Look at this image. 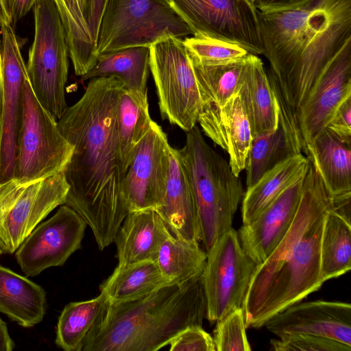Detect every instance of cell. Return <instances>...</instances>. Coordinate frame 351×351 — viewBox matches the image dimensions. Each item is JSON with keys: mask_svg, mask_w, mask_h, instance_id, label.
<instances>
[{"mask_svg": "<svg viewBox=\"0 0 351 351\" xmlns=\"http://www.w3.org/2000/svg\"><path fill=\"white\" fill-rule=\"evenodd\" d=\"M15 343L11 338L6 323L0 317V351H12Z\"/></svg>", "mask_w": 351, "mask_h": 351, "instance_id": "7bdbcfd3", "label": "cell"}, {"mask_svg": "<svg viewBox=\"0 0 351 351\" xmlns=\"http://www.w3.org/2000/svg\"><path fill=\"white\" fill-rule=\"evenodd\" d=\"M308 1L310 0H254L256 10L262 12L291 9Z\"/></svg>", "mask_w": 351, "mask_h": 351, "instance_id": "b9f144b4", "label": "cell"}, {"mask_svg": "<svg viewBox=\"0 0 351 351\" xmlns=\"http://www.w3.org/2000/svg\"><path fill=\"white\" fill-rule=\"evenodd\" d=\"M265 326L278 337L310 334L351 346V306L346 302L295 303L274 315Z\"/></svg>", "mask_w": 351, "mask_h": 351, "instance_id": "e0dca14e", "label": "cell"}, {"mask_svg": "<svg viewBox=\"0 0 351 351\" xmlns=\"http://www.w3.org/2000/svg\"><path fill=\"white\" fill-rule=\"evenodd\" d=\"M170 283L156 261H146L117 265L99 289L110 302H122L140 298Z\"/></svg>", "mask_w": 351, "mask_h": 351, "instance_id": "83f0119b", "label": "cell"}, {"mask_svg": "<svg viewBox=\"0 0 351 351\" xmlns=\"http://www.w3.org/2000/svg\"><path fill=\"white\" fill-rule=\"evenodd\" d=\"M177 152L192 189L200 241L207 252L220 235L232 228L245 193L243 184L197 125L186 132L185 144Z\"/></svg>", "mask_w": 351, "mask_h": 351, "instance_id": "5b68a950", "label": "cell"}, {"mask_svg": "<svg viewBox=\"0 0 351 351\" xmlns=\"http://www.w3.org/2000/svg\"><path fill=\"white\" fill-rule=\"evenodd\" d=\"M351 97V40L324 69L295 112L302 152L332 119L339 106Z\"/></svg>", "mask_w": 351, "mask_h": 351, "instance_id": "2e32d148", "label": "cell"}, {"mask_svg": "<svg viewBox=\"0 0 351 351\" xmlns=\"http://www.w3.org/2000/svg\"><path fill=\"white\" fill-rule=\"evenodd\" d=\"M206 257V252L199 243L182 239L170 233L160 247L156 263L171 282H182L204 271Z\"/></svg>", "mask_w": 351, "mask_h": 351, "instance_id": "836d02e7", "label": "cell"}, {"mask_svg": "<svg viewBox=\"0 0 351 351\" xmlns=\"http://www.w3.org/2000/svg\"><path fill=\"white\" fill-rule=\"evenodd\" d=\"M3 97L0 119V184L14 178L17 140L27 77L14 27L1 20Z\"/></svg>", "mask_w": 351, "mask_h": 351, "instance_id": "9a60e30c", "label": "cell"}, {"mask_svg": "<svg viewBox=\"0 0 351 351\" xmlns=\"http://www.w3.org/2000/svg\"><path fill=\"white\" fill-rule=\"evenodd\" d=\"M149 69L162 118L186 132L191 130L197 123L201 101L184 40L169 36L152 45Z\"/></svg>", "mask_w": 351, "mask_h": 351, "instance_id": "30bf717a", "label": "cell"}, {"mask_svg": "<svg viewBox=\"0 0 351 351\" xmlns=\"http://www.w3.org/2000/svg\"><path fill=\"white\" fill-rule=\"evenodd\" d=\"M87 226L72 208L62 205L51 218L37 225L16 250L21 271L32 277L63 265L80 248Z\"/></svg>", "mask_w": 351, "mask_h": 351, "instance_id": "4fadbf2b", "label": "cell"}, {"mask_svg": "<svg viewBox=\"0 0 351 351\" xmlns=\"http://www.w3.org/2000/svg\"><path fill=\"white\" fill-rule=\"evenodd\" d=\"M243 308L217 321L214 342L216 351H250Z\"/></svg>", "mask_w": 351, "mask_h": 351, "instance_id": "d590c367", "label": "cell"}, {"mask_svg": "<svg viewBox=\"0 0 351 351\" xmlns=\"http://www.w3.org/2000/svg\"><path fill=\"white\" fill-rule=\"evenodd\" d=\"M108 302L100 292L93 299L67 304L58 317L56 345L65 351H82Z\"/></svg>", "mask_w": 351, "mask_h": 351, "instance_id": "f546056e", "label": "cell"}, {"mask_svg": "<svg viewBox=\"0 0 351 351\" xmlns=\"http://www.w3.org/2000/svg\"><path fill=\"white\" fill-rule=\"evenodd\" d=\"M277 351H351L348 346L335 339L310 334H293L271 339Z\"/></svg>", "mask_w": 351, "mask_h": 351, "instance_id": "8d00e7d4", "label": "cell"}, {"mask_svg": "<svg viewBox=\"0 0 351 351\" xmlns=\"http://www.w3.org/2000/svg\"><path fill=\"white\" fill-rule=\"evenodd\" d=\"M170 233L156 210L130 212L114 240L118 265L156 261L162 242Z\"/></svg>", "mask_w": 351, "mask_h": 351, "instance_id": "7402d4cb", "label": "cell"}, {"mask_svg": "<svg viewBox=\"0 0 351 351\" xmlns=\"http://www.w3.org/2000/svg\"><path fill=\"white\" fill-rule=\"evenodd\" d=\"M38 0H0L1 20L13 27L24 17Z\"/></svg>", "mask_w": 351, "mask_h": 351, "instance_id": "ab89813d", "label": "cell"}, {"mask_svg": "<svg viewBox=\"0 0 351 351\" xmlns=\"http://www.w3.org/2000/svg\"><path fill=\"white\" fill-rule=\"evenodd\" d=\"M308 159L302 154L292 156L267 171L253 186L247 189L242 202L243 224H247L289 186L302 177Z\"/></svg>", "mask_w": 351, "mask_h": 351, "instance_id": "484cf974", "label": "cell"}, {"mask_svg": "<svg viewBox=\"0 0 351 351\" xmlns=\"http://www.w3.org/2000/svg\"><path fill=\"white\" fill-rule=\"evenodd\" d=\"M152 121L147 94L130 91L123 87L118 99L117 124L121 156L126 170L136 145L149 131Z\"/></svg>", "mask_w": 351, "mask_h": 351, "instance_id": "1f68e13d", "label": "cell"}, {"mask_svg": "<svg viewBox=\"0 0 351 351\" xmlns=\"http://www.w3.org/2000/svg\"><path fill=\"white\" fill-rule=\"evenodd\" d=\"M149 69V47H132L99 54L93 67L81 80L114 76L122 82L126 90L147 94Z\"/></svg>", "mask_w": 351, "mask_h": 351, "instance_id": "4316f807", "label": "cell"}, {"mask_svg": "<svg viewBox=\"0 0 351 351\" xmlns=\"http://www.w3.org/2000/svg\"><path fill=\"white\" fill-rule=\"evenodd\" d=\"M2 97H3V73H2L1 54V45H0V119H1V114Z\"/></svg>", "mask_w": 351, "mask_h": 351, "instance_id": "ee69618b", "label": "cell"}, {"mask_svg": "<svg viewBox=\"0 0 351 351\" xmlns=\"http://www.w3.org/2000/svg\"><path fill=\"white\" fill-rule=\"evenodd\" d=\"M109 0H86V18L91 36L96 45L101 21Z\"/></svg>", "mask_w": 351, "mask_h": 351, "instance_id": "60d3db41", "label": "cell"}, {"mask_svg": "<svg viewBox=\"0 0 351 351\" xmlns=\"http://www.w3.org/2000/svg\"><path fill=\"white\" fill-rule=\"evenodd\" d=\"M34 37L26 64L27 77L40 104L58 120L67 109L65 86L69 48L60 14L53 0L34 6Z\"/></svg>", "mask_w": 351, "mask_h": 351, "instance_id": "8992f818", "label": "cell"}, {"mask_svg": "<svg viewBox=\"0 0 351 351\" xmlns=\"http://www.w3.org/2000/svg\"><path fill=\"white\" fill-rule=\"evenodd\" d=\"M278 106V125L274 130L254 137L245 167L247 189L267 171L295 155L302 154V142L295 114L281 94L274 76L267 71Z\"/></svg>", "mask_w": 351, "mask_h": 351, "instance_id": "ac0fdd59", "label": "cell"}, {"mask_svg": "<svg viewBox=\"0 0 351 351\" xmlns=\"http://www.w3.org/2000/svg\"><path fill=\"white\" fill-rule=\"evenodd\" d=\"M47 310L45 289L0 265V313L24 328L40 323Z\"/></svg>", "mask_w": 351, "mask_h": 351, "instance_id": "d4e9b609", "label": "cell"}, {"mask_svg": "<svg viewBox=\"0 0 351 351\" xmlns=\"http://www.w3.org/2000/svg\"><path fill=\"white\" fill-rule=\"evenodd\" d=\"M326 128L341 141L351 144V97L339 106Z\"/></svg>", "mask_w": 351, "mask_h": 351, "instance_id": "f35d334b", "label": "cell"}, {"mask_svg": "<svg viewBox=\"0 0 351 351\" xmlns=\"http://www.w3.org/2000/svg\"><path fill=\"white\" fill-rule=\"evenodd\" d=\"M197 122L204 134L228 153L230 168L239 176L245 169L253 136L239 92L221 106L201 105Z\"/></svg>", "mask_w": 351, "mask_h": 351, "instance_id": "ffe728a7", "label": "cell"}, {"mask_svg": "<svg viewBox=\"0 0 351 351\" xmlns=\"http://www.w3.org/2000/svg\"><path fill=\"white\" fill-rule=\"evenodd\" d=\"M351 268V223L332 209L326 215L321 238L320 270L324 282Z\"/></svg>", "mask_w": 351, "mask_h": 351, "instance_id": "d6a6232c", "label": "cell"}, {"mask_svg": "<svg viewBox=\"0 0 351 351\" xmlns=\"http://www.w3.org/2000/svg\"><path fill=\"white\" fill-rule=\"evenodd\" d=\"M63 25L75 73L82 77L97 58L86 18V0H53Z\"/></svg>", "mask_w": 351, "mask_h": 351, "instance_id": "f1b7e54d", "label": "cell"}, {"mask_svg": "<svg viewBox=\"0 0 351 351\" xmlns=\"http://www.w3.org/2000/svg\"><path fill=\"white\" fill-rule=\"evenodd\" d=\"M206 313L202 271L136 300H108L82 351H156L186 327L202 326Z\"/></svg>", "mask_w": 351, "mask_h": 351, "instance_id": "277c9868", "label": "cell"}, {"mask_svg": "<svg viewBox=\"0 0 351 351\" xmlns=\"http://www.w3.org/2000/svg\"><path fill=\"white\" fill-rule=\"evenodd\" d=\"M304 176L237 232L242 247L257 265L269 256L289 230L299 205Z\"/></svg>", "mask_w": 351, "mask_h": 351, "instance_id": "d6986e66", "label": "cell"}, {"mask_svg": "<svg viewBox=\"0 0 351 351\" xmlns=\"http://www.w3.org/2000/svg\"><path fill=\"white\" fill-rule=\"evenodd\" d=\"M169 346L171 351H216L213 338L199 326L186 327Z\"/></svg>", "mask_w": 351, "mask_h": 351, "instance_id": "74e56055", "label": "cell"}, {"mask_svg": "<svg viewBox=\"0 0 351 351\" xmlns=\"http://www.w3.org/2000/svg\"><path fill=\"white\" fill-rule=\"evenodd\" d=\"M173 236L191 242L200 241L195 202L177 149L171 146L165 193L156 210Z\"/></svg>", "mask_w": 351, "mask_h": 351, "instance_id": "44dd1931", "label": "cell"}, {"mask_svg": "<svg viewBox=\"0 0 351 351\" xmlns=\"http://www.w3.org/2000/svg\"><path fill=\"white\" fill-rule=\"evenodd\" d=\"M243 1H245L250 7L256 9L254 0H243Z\"/></svg>", "mask_w": 351, "mask_h": 351, "instance_id": "f6af8a7d", "label": "cell"}, {"mask_svg": "<svg viewBox=\"0 0 351 351\" xmlns=\"http://www.w3.org/2000/svg\"><path fill=\"white\" fill-rule=\"evenodd\" d=\"M73 150L57 120L36 97L27 77L14 178L21 182H31L63 172Z\"/></svg>", "mask_w": 351, "mask_h": 351, "instance_id": "ba28073f", "label": "cell"}, {"mask_svg": "<svg viewBox=\"0 0 351 351\" xmlns=\"http://www.w3.org/2000/svg\"><path fill=\"white\" fill-rule=\"evenodd\" d=\"M250 122L252 136L276 128L278 113L276 99L262 60L249 54L243 80L237 89Z\"/></svg>", "mask_w": 351, "mask_h": 351, "instance_id": "603a6c76", "label": "cell"}, {"mask_svg": "<svg viewBox=\"0 0 351 351\" xmlns=\"http://www.w3.org/2000/svg\"><path fill=\"white\" fill-rule=\"evenodd\" d=\"M332 209V196L309 160L294 219L254 274L243 305L246 328L265 326L274 315L321 287V238L325 217Z\"/></svg>", "mask_w": 351, "mask_h": 351, "instance_id": "3957f363", "label": "cell"}, {"mask_svg": "<svg viewBox=\"0 0 351 351\" xmlns=\"http://www.w3.org/2000/svg\"><path fill=\"white\" fill-rule=\"evenodd\" d=\"M0 23H1V12H0Z\"/></svg>", "mask_w": 351, "mask_h": 351, "instance_id": "bcb514c9", "label": "cell"}, {"mask_svg": "<svg viewBox=\"0 0 351 351\" xmlns=\"http://www.w3.org/2000/svg\"><path fill=\"white\" fill-rule=\"evenodd\" d=\"M304 154L332 197L351 194L350 143L341 141L324 128L307 147Z\"/></svg>", "mask_w": 351, "mask_h": 351, "instance_id": "cb8c5ba5", "label": "cell"}, {"mask_svg": "<svg viewBox=\"0 0 351 351\" xmlns=\"http://www.w3.org/2000/svg\"><path fill=\"white\" fill-rule=\"evenodd\" d=\"M206 254L203 271L206 316L217 322L243 308L257 264L246 254L232 228L217 239Z\"/></svg>", "mask_w": 351, "mask_h": 351, "instance_id": "8fae6325", "label": "cell"}, {"mask_svg": "<svg viewBox=\"0 0 351 351\" xmlns=\"http://www.w3.org/2000/svg\"><path fill=\"white\" fill-rule=\"evenodd\" d=\"M170 147L167 134L153 121L149 131L136 145L124 177L122 194L129 212L156 210L162 206Z\"/></svg>", "mask_w": 351, "mask_h": 351, "instance_id": "5bb4252c", "label": "cell"}, {"mask_svg": "<svg viewBox=\"0 0 351 351\" xmlns=\"http://www.w3.org/2000/svg\"><path fill=\"white\" fill-rule=\"evenodd\" d=\"M249 54L241 59L213 64L199 63L189 57L201 105L221 106L237 91L247 65Z\"/></svg>", "mask_w": 351, "mask_h": 351, "instance_id": "4dcf8cb0", "label": "cell"}, {"mask_svg": "<svg viewBox=\"0 0 351 351\" xmlns=\"http://www.w3.org/2000/svg\"><path fill=\"white\" fill-rule=\"evenodd\" d=\"M192 34L168 0H109L96 43L97 53L145 46Z\"/></svg>", "mask_w": 351, "mask_h": 351, "instance_id": "52a82bcc", "label": "cell"}, {"mask_svg": "<svg viewBox=\"0 0 351 351\" xmlns=\"http://www.w3.org/2000/svg\"><path fill=\"white\" fill-rule=\"evenodd\" d=\"M193 36L239 45L255 55L263 48L256 9L243 0H168Z\"/></svg>", "mask_w": 351, "mask_h": 351, "instance_id": "7c38bea8", "label": "cell"}, {"mask_svg": "<svg viewBox=\"0 0 351 351\" xmlns=\"http://www.w3.org/2000/svg\"><path fill=\"white\" fill-rule=\"evenodd\" d=\"M69 186L63 172L0 184V255L13 254L53 210L65 204Z\"/></svg>", "mask_w": 351, "mask_h": 351, "instance_id": "9c48e42d", "label": "cell"}, {"mask_svg": "<svg viewBox=\"0 0 351 351\" xmlns=\"http://www.w3.org/2000/svg\"><path fill=\"white\" fill-rule=\"evenodd\" d=\"M256 14L262 55L295 114L322 72L351 40V0H310Z\"/></svg>", "mask_w": 351, "mask_h": 351, "instance_id": "7a4b0ae2", "label": "cell"}, {"mask_svg": "<svg viewBox=\"0 0 351 351\" xmlns=\"http://www.w3.org/2000/svg\"><path fill=\"white\" fill-rule=\"evenodd\" d=\"M183 40L189 57L202 64L228 62L250 53L239 45L209 36H193Z\"/></svg>", "mask_w": 351, "mask_h": 351, "instance_id": "e575fe53", "label": "cell"}, {"mask_svg": "<svg viewBox=\"0 0 351 351\" xmlns=\"http://www.w3.org/2000/svg\"><path fill=\"white\" fill-rule=\"evenodd\" d=\"M123 84L114 76L90 79L81 98L58 120L73 146L64 173L65 204L86 222L100 250L114 242L130 213L122 194L125 169L119 148L117 108Z\"/></svg>", "mask_w": 351, "mask_h": 351, "instance_id": "6da1fadb", "label": "cell"}]
</instances>
